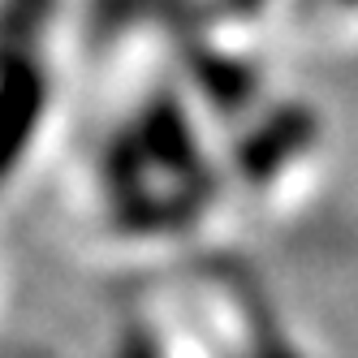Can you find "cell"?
<instances>
[{
  "instance_id": "1",
  "label": "cell",
  "mask_w": 358,
  "mask_h": 358,
  "mask_svg": "<svg viewBox=\"0 0 358 358\" xmlns=\"http://www.w3.org/2000/svg\"><path fill=\"white\" fill-rule=\"evenodd\" d=\"M0 113H5V164L13 169L17 156L27 151V138L35 134L39 113H43V69L35 65L27 48H13V43L5 57V99H0Z\"/></svg>"
},
{
  "instance_id": "4",
  "label": "cell",
  "mask_w": 358,
  "mask_h": 358,
  "mask_svg": "<svg viewBox=\"0 0 358 358\" xmlns=\"http://www.w3.org/2000/svg\"><path fill=\"white\" fill-rule=\"evenodd\" d=\"M220 5H224L229 13H234V17H250L255 9H259V5H264V0H220Z\"/></svg>"
},
{
  "instance_id": "2",
  "label": "cell",
  "mask_w": 358,
  "mask_h": 358,
  "mask_svg": "<svg viewBox=\"0 0 358 358\" xmlns=\"http://www.w3.org/2000/svg\"><path fill=\"white\" fill-rule=\"evenodd\" d=\"M311 134H315V117L302 113V108H289V113L272 117L268 125H259V130L242 143L238 164H242L250 177H268V173H276L280 164H285Z\"/></svg>"
},
{
  "instance_id": "3",
  "label": "cell",
  "mask_w": 358,
  "mask_h": 358,
  "mask_svg": "<svg viewBox=\"0 0 358 358\" xmlns=\"http://www.w3.org/2000/svg\"><path fill=\"white\" fill-rule=\"evenodd\" d=\"M52 13V0H9L5 5V35L13 48H27V39L48 22Z\"/></svg>"
}]
</instances>
